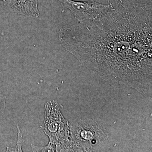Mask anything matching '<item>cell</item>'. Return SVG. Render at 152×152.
I'll list each match as a JSON object with an SVG mask.
<instances>
[{
  "label": "cell",
  "instance_id": "obj_1",
  "mask_svg": "<svg viewBox=\"0 0 152 152\" xmlns=\"http://www.w3.org/2000/svg\"><path fill=\"white\" fill-rule=\"evenodd\" d=\"M96 18L60 29L65 49L116 88L152 93V0H107Z\"/></svg>",
  "mask_w": 152,
  "mask_h": 152
},
{
  "label": "cell",
  "instance_id": "obj_2",
  "mask_svg": "<svg viewBox=\"0 0 152 152\" xmlns=\"http://www.w3.org/2000/svg\"><path fill=\"white\" fill-rule=\"evenodd\" d=\"M45 108L44 132L49 142L56 146V151H74L75 143L70 137L69 124L60 112L57 102H47Z\"/></svg>",
  "mask_w": 152,
  "mask_h": 152
},
{
  "label": "cell",
  "instance_id": "obj_3",
  "mask_svg": "<svg viewBox=\"0 0 152 152\" xmlns=\"http://www.w3.org/2000/svg\"><path fill=\"white\" fill-rule=\"evenodd\" d=\"M90 121H80L70 126L71 136L76 147L81 146L84 150L86 147L89 150V147L100 143V137H107L100 125L93 121L90 124Z\"/></svg>",
  "mask_w": 152,
  "mask_h": 152
},
{
  "label": "cell",
  "instance_id": "obj_4",
  "mask_svg": "<svg viewBox=\"0 0 152 152\" xmlns=\"http://www.w3.org/2000/svg\"><path fill=\"white\" fill-rule=\"evenodd\" d=\"M63 7L71 11L78 23L96 18L107 8V5L94 1H77L73 0H58Z\"/></svg>",
  "mask_w": 152,
  "mask_h": 152
},
{
  "label": "cell",
  "instance_id": "obj_5",
  "mask_svg": "<svg viewBox=\"0 0 152 152\" xmlns=\"http://www.w3.org/2000/svg\"><path fill=\"white\" fill-rule=\"evenodd\" d=\"M5 5L15 13L29 18L39 16L38 0H5Z\"/></svg>",
  "mask_w": 152,
  "mask_h": 152
},
{
  "label": "cell",
  "instance_id": "obj_6",
  "mask_svg": "<svg viewBox=\"0 0 152 152\" xmlns=\"http://www.w3.org/2000/svg\"><path fill=\"white\" fill-rule=\"evenodd\" d=\"M17 129H18V141H17L16 145L14 148H10L7 147V152H23L22 146L25 140L23 138V134L21 132L19 125L17 124Z\"/></svg>",
  "mask_w": 152,
  "mask_h": 152
},
{
  "label": "cell",
  "instance_id": "obj_7",
  "mask_svg": "<svg viewBox=\"0 0 152 152\" xmlns=\"http://www.w3.org/2000/svg\"><path fill=\"white\" fill-rule=\"evenodd\" d=\"M33 152H55L56 151V147L54 145L49 142L47 146L45 147H38L31 144Z\"/></svg>",
  "mask_w": 152,
  "mask_h": 152
},
{
  "label": "cell",
  "instance_id": "obj_8",
  "mask_svg": "<svg viewBox=\"0 0 152 152\" xmlns=\"http://www.w3.org/2000/svg\"><path fill=\"white\" fill-rule=\"evenodd\" d=\"M7 96L5 95L0 94V116L4 112L6 108Z\"/></svg>",
  "mask_w": 152,
  "mask_h": 152
},
{
  "label": "cell",
  "instance_id": "obj_9",
  "mask_svg": "<svg viewBox=\"0 0 152 152\" xmlns=\"http://www.w3.org/2000/svg\"><path fill=\"white\" fill-rule=\"evenodd\" d=\"M0 1H5V0H0Z\"/></svg>",
  "mask_w": 152,
  "mask_h": 152
}]
</instances>
